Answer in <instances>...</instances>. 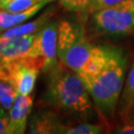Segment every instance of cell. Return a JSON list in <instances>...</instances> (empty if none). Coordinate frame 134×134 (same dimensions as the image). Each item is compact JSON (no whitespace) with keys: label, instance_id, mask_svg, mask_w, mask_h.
Wrapping results in <instances>:
<instances>
[{"label":"cell","instance_id":"obj_1","mask_svg":"<svg viewBox=\"0 0 134 134\" xmlns=\"http://www.w3.org/2000/svg\"><path fill=\"white\" fill-rule=\"evenodd\" d=\"M46 101L56 109L81 117L92 111L91 96L77 72L59 62L47 72Z\"/></svg>","mask_w":134,"mask_h":134},{"label":"cell","instance_id":"obj_2","mask_svg":"<svg viewBox=\"0 0 134 134\" xmlns=\"http://www.w3.org/2000/svg\"><path fill=\"white\" fill-rule=\"evenodd\" d=\"M126 67L127 58L123 51L111 47L109 59L100 72L94 76H81L96 109L106 120L112 119L117 111L124 86Z\"/></svg>","mask_w":134,"mask_h":134},{"label":"cell","instance_id":"obj_3","mask_svg":"<svg viewBox=\"0 0 134 134\" xmlns=\"http://www.w3.org/2000/svg\"><path fill=\"white\" fill-rule=\"evenodd\" d=\"M94 45L90 42L80 24L63 20L58 24V60L79 72L91 58Z\"/></svg>","mask_w":134,"mask_h":134},{"label":"cell","instance_id":"obj_4","mask_svg":"<svg viewBox=\"0 0 134 134\" xmlns=\"http://www.w3.org/2000/svg\"><path fill=\"white\" fill-rule=\"evenodd\" d=\"M42 70L43 65L40 59L32 56L0 61V80L11 83L17 93L31 94L39 72Z\"/></svg>","mask_w":134,"mask_h":134},{"label":"cell","instance_id":"obj_5","mask_svg":"<svg viewBox=\"0 0 134 134\" xmlns=\"http://www.w3.org/2000/svg\"><path fill=\"white\" fill-rule=\"evenodd\" d=\"M94 28L109 36L128 35L134 31V0L92 12Z\"/></svg>","mask_w":134,"mask_h":134},{"label":"cell","instance_id":"obj_6","mask_svg":"<svg viewBox=\"0 0 134 134\" xmlns=\"http://www.w3.org/2000/svg\"><path fill=\"white\" fill-rule=\"evenodd\" d=\"M58 22L50 21L36 33L29 56L40 59L44 72H47L59 62L58 60Z\"/></svg>","mask_w":134,"mask_h":134},{"label":"cell","instance_id":"obj_7","mask_svg":"<svg viewBox=\"0 0 134 134\" xmlns=\"http://www.w3.org/2000/svg\"><path fill=\"white\" fill-rule=\"evenodd\" d=\"M33 105V96L17 93L9 108L8 134H22L26 131L28 117Z\"/></svg>","mask_w":134,"mask_h":134},{"label":"cell","instance_id":"obj_8","mask_svg":"<svg viewBox=\"0 0 134 134\" xmlns=\"http://www.w3.org/2000/svg\"><path fill=\"white\" fill-rule=\"evenodd\" d=\"M35 35L4 37L0 35V61H11L29 56Z\"/></svg>","mask_w":134,"mask_h":134},{"label":"cell","instance_id":"obj_9","mask_svg":"<svg viewBox=\"0 0 134 134\" xmlns=\"http://www.w3.org/2000/svg\"><path fill=\"white\" fill-rule=\"evenodd\" d=\"M53 1L55 0H42L31 8L21 12H9L0 8V33L33 18L39 12H41L45 6L52 3Z\"/></svg>","mask_w":134,"mask_h":134},{"label":"cell","instance_id":"obj_10","mask_svg":"<svg viewBox=\"0 0 134 134\" xmlns=\"http://www.w3.org/2000/svg\"><path fill=\"white\" fill-rule=\"evenodd\" d=\"M62 122L51 111H40L32 116L29 123V133L54 134L59 133Z\"/></svg>","mask_w":134,"mask_h":134},{"label":"cell","instance_id":"obj_11","mask_svg":"<svg viewBox=\"0 0 134 134\" xmlns=\"http://www.w3.org/2000/svg\"><path fill=\"white\" fill-rule=\"evenodd\" d=\"M52 15H53L52 10H46L44 13L39 15L36 19H33L31 21L28 20L24 23H21L12 28L7 29L2 33H0V35L4 37H16V36H26V35L36 34L51 21Z\"/></svg>","mask_w":134,"mask_h":134},{"label":"cell","instance_id":"obj_12","mask_svg":"<svg viewBox=\"0 0 134 134\" xmlns=\"http://www.w3.org/2000/svg\"><path fill=\"white\" fill-rule=\"evenodd\" d=\"M134 108V62L130 68L127 77L124 81L123 90L120 96L117 111L124 120L129 119Z\"/></svg>","mask_w":134,"mask_h":134},{"label":"cell","instance_id":"obj_13","mask_svg":"<svg viewBox=\"0 0 134 134\" xmlns=\"http://www.w3.org/2000/svg\"><path fill=\"white\" fill-rule=\"evenodd\" d=\"M103 132L102 126L94 123H80L77 125H65L63 124L60 127L59 133L64 134H99Z\"/></svg>","mask_w":134,"mask_h":134},{"label":"cell","instance_id":"obj_14","mask_svg":"<svg viewBox=\"0 0 134 134\" xmlns=\"http://www.w3.org/2000/svg\"><path fill=\"white\" fill-rule=\"evenodd\" d=\"M42 0H0V8L9 12H21Z\"/></svg>","mask_w":134,"mask_h":134},{"label":"cell","instance_id":"obj_15","mask_svg":"<svg viewBox=\"0 0 134 134\" xmlns=\"http://www.w3.org/2000/svg\"><path fill=\"white\" fill-rule=\"evenodd\" d=\"M17 96V91L14 90L11 83L0 80V103L1 106L6 110H9L15 97Z\"/></svg>","mask_w":134,"mask_h":134},{"label":"cell","instance_id":"obj_16","mask_svg":"<svg viewBox=\"0 0 134 134\" xmlns=\"http://www.w3.org/2000/svg\"><path fill=\"white\" fill-rule=\"evenodd\" d=\"M66 9L72 12H86L90 11L93 0H58Z\"/></svg>","mask_w":134,"mask_h":134},{"label":"cell","instance_id":"obj_17","mask_svg":"<svg viewBox=\"0 0 134 134\" xmlns=\"http://www.w3.org/2000/svg\"><path fill=\"white\" fill-rule=\"evenodd\" d=\"M127 0H93L92 4H91V10L90 12H94L99 9H103V8H107V7H111L114 5L121 4L123 2H126Z\"/></svg>","mask_w":134,"mask_h":134},{"label":"cell","instance_id":"obj_18","mask_svg":"<svg viewBox=\"0 0 134 134\" xmlns=\"http://www.w3.org/2000/svg\"><path fill=\"white\" fill-rule=\"evenodd\" d=\"M5 108H0V134H8L9 126V115Z\"/></svg>","mask_w":134,"mask_h":134},{"label":"cell","instance_id":"obj_19","mask_svg":"<svg viewBox=\"0 0 134 134\" xmlns=\"http://www.w3.org/2000/svg\"><path fill=\"white\" fill-rule=\"evenodd\" d=\"M114 132L121 134H134V123H132V122L125 123L121 127H118Z\"/></svg>","mask_w":134,"mask_h":134},{"label":"cell","instance_id":"obj_20","mask_svg":"<svg viewBox=\"0 0 134 134\" xmlns=\"http://www.w3.org/2000/svg\"><path fill=\"white\" fill-rule=\"evenodd\" d=\"M130 116H134V108H133V110H132V112H131V114H130Z\"/></svg>","mask_w":134,"mask_h":134},{"label":"cell","instance_id":"obj_21","mask_svg":"<svg viewBox=\"0 0 134 134\" xmlns=\"http://www.w3.org/2000/svg\"><path fill=\"white\" fill-rule=\"evenodd\" d=\"M0 106H1V103H0ZM0 108H1V107H0Z\"/></svg>","mask_w":134,"mask_h":134}]
</instances>
